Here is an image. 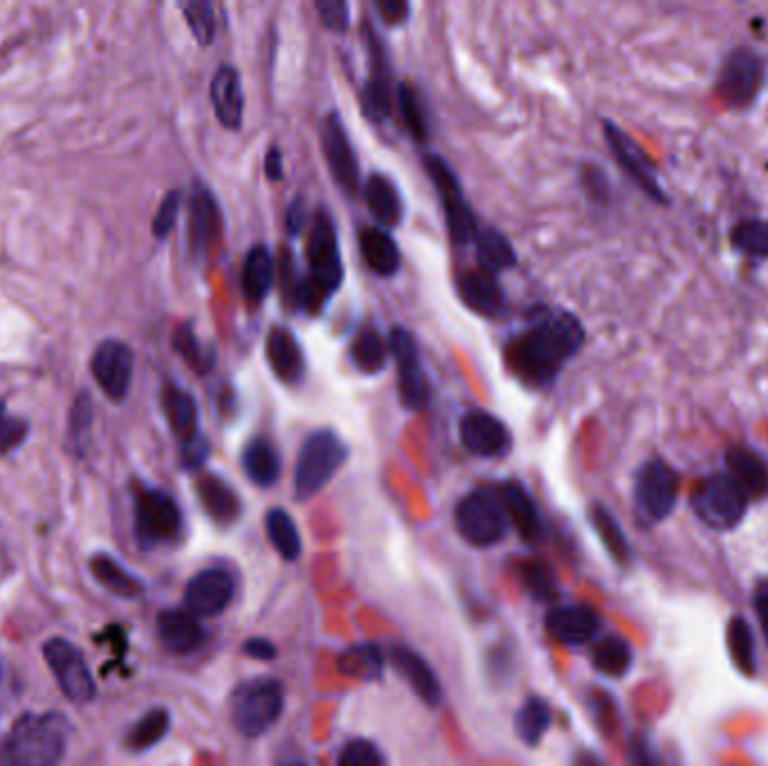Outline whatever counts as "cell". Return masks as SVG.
<instances>
[{"mask_svg":"<svg viewBox=\"0 0 768 766\" xmlns=\"http://www.w3.org/2000/svg\"><path fill=\"white\" fill-rule=\"evenodd\" d=\"M582 321L562 308H540L537 319L510 339L508 369L533 389L551 387L584 345Z\"/></svg>","mask_w":768,"mask_h":766,"instance_id":"1","label":"cell"},{"mask_svg":"<svg viewBox=\"0 0 768 766\" xmlns=\"http://www.w3.org/2000/svg\"><path fill=\"white\" fill-rule=\"evenodd\" d=\"M306 264L308 273L297 284L295 304L304 313L317 315L326 306V302L337 293L341 279H345L337 229L332 216L324 207H319L313 216V225L306 241Z\"/></svg>","mask_w":768,"mask_h":766,"instance_id":"2","label":"cell"},{"mask_svg":"<svg viewBox=\"0 0 768 766\" xmlns=\"http://www.w3.org/2000/svg\"><path fill=\"white\" fill-rule=\"evenodd\" d=\"M70 724L59 713H28L17 719L0 748V766H59Z\"/></svg>","mask_w":768,"mask_h":766,"instance_id":"3","label":"cell"},{"mask_svg":"<svg viewBox=\"0 0 768 766\" xmlns=\"http://www.w3.org/2000/svg\"><path fill=\"white\" fill-rule=\"evenodd\" d=\"M349 459V446L332 430H317L308 435L299 450L295 468V494L306 501L324 490V486L339 472Z\"/></svg>","mask_w":768,"mask_h":766,"instance_id":"4","label":"cell"},{"mask_svg":"<svg viewBox=\"0 0 768 766\" xmlns=\"http://www.w3.org/2000/svg\"><path fill=\"white\" fill-rule=\"evenodd\" d=\"M690 503L695 508L697 518L706 527L715 531H730L744 520L748 497L726 472V474H710L702 479L693 488Z\"/></svg>","mask_w":768,"mask_h":766,"instance_id":"5","label":"cell"},{"mask_svg":"<svg viewBox=\"0 0 768 766\" xmlns=\"http://www.w3.org/2000/svg\"><path fill=\"white\" fill-rule=\"evenodd\" d=\"M424 172L432 178L441 203L446 212V223L452 241L457 245H468L474 243L479 225L474 218V212L470 203L465 201L463 187L459 183V176L452 172V166L437 153L424 155Z\"/></svg>","mask_w":768,"mask_h":766,"instance_id":"6","label":"cell"},{"mask_svg":"<svg viewBox=\"0 0 768 766\" xmlns=\"http://www.w3.org/2000/svg\"><path fill=\"white\" fill-rule=\"evenodd\" d=\"M766 81V61L750 48L733 50L717 76V93L733 109L744 111L755 104Z\"/></svg>","mask_w":768,"mask_h":766,"instance_id":"7","label":"cell"},{"mask_svg":"<svg viewBox=\"0 0 768 766\" xmlns=\"http://www.w3.org/2000/svg\"><path fill=\"white\" fill-rule=\"evenodd\" d=\"M284 691L277 681H249L232 702V722L247 737L264 735L281 715Z\"/></svg>","mask_w":768,"mask_h":766,"instance_id":"8","label":"cell"},{"mask_svg":"<svg viewBox=\"0 0 768 766\" xmlns=\"http://www.w3.org/2000/svg\"><path fill=\"white\" fill-rule=\"evenodd\" d=\"M457 529L474 547H492L505 535L508 518L503 503L492 490H474L457 505Z\"/></svg>","mask_w":768,"mask_h":766,"instance_id":"9","label":"cell"},{"mask_svg":"<svg viewBox=\"0 0 768 766\" xmlns=\"http://www.w3.org/2000/svg\"><path fill=\"white\" fill-rule=\"evenodd\" d=\"M181 527L183 515L174 497L146 486L135 490V535L142 547L171 542L181 533Z\"/></svg>","mask_w":768,"mask_h":766,"instance_id":"10","label":"cell"},{"mask_svg":"<svg viewBox=\"0 0 768 766\" xmlns=\"http://www.w3.org/2000/svg\"><path fill=\"white\" fill-rule=\"evenodd\" d=\"M389 351L396 360L400 402L411 411H424L427 405H430L432 389L420 362V351L413 333H409L402 326H396L389 335Z\"/></svg>","mask_w":768,"mask_h":766,"instance_id":"11","label":"cell"},{"mask_svg":"<svg viewBox=\"0 0 768 766\" xmlns=\"http://www.w3.org/2000/svg\"><path fill=\"white\" fill-rule=\"evenodd\" d=\"M43 658L50 665L61 693L74 704H89L98 695L95 676L83 654L65 639H50L43 645Z\"/></svg>","mask_w":768,"mask_h":766,"instance_id":"12","label":"cell"},{"mask_svg":"<svg viewBox=\"0 0 768 766\" xmlns=\"http://www.w3.org/2000/svg\"><path fill=\"white\" fill-rule=\"evenodd\" d=\"M321 151L335 185L354 198L360 192V164L337 113H328L321 124Z\"/></svg>","mask_w":768,"mask_h":766,"instance_id":"13","label":"cell"},{"mask_svg":"<svg viewBox=\"0 0 768 766\" xmlns=\"http://www.w3.org/2000/svg\"><path fill=\"white\" fill-rule=\"evenodd\" d=\"M678 472L663 459L647 461L636 477V503L652 522L669 518L678 499Z\"/></svg>","mask_w":768,"mask_h":766,"instance_id":"14","label":"cell"},{"mask_svg":"<svg viewBox=\"0 0 768 766\" xmlns=\"http://www.w3.org/2000/svg\"><path fill=\"white\" fill-rule=\"evenodd\" d=\"M135 356L122 339H104L91 358V374L98 387L113 400L124 402L133 385Z\"/></svg>","mask_w":768,"mask_h":766,"instance_id":"15","label":"cell"},{"mask_svg":"<svg viewBox=\"0 0 768 766\" xmlns=\"http://www.w3.org/2000/svg\"><path fill=\"white\" fill-rule=\"evenodd\" d=\"M605 140L610 151L614 153L618 166L623 172L656 203L667 205L669 198L665 194V190L658 183V174L656 166L652 164L649 155L625 133L621 131L614 122H605Z\"/></svg>","mask_w":768,"mask_h":766,"instance_id":"16","label":"cell"},{"mask_svg":"<svg viewBox=\"0 0 768 766\" xmlns=\"http://www.w3.org/2000/svg\"><path fill=\"white\" fill-rule=\"evenodd\" d=\"M367 45L371 54L369 79L362 93V111L371 122H385L391 115V81H389V63L382 43L378 41L371 23H365Z\"/></svg>","mask_w":768,"mask_h":766,"instance_id":"17","label":"cell"},{"mask_svg":"<svg viewBox=\"0 0 768 766\" xmlns=\"http://www.w3.org/2000/svg\"><path fill=\"white\" fill-rule=\"evenodd\" d=\"M461 443L463 448L481 459L501 457L510 446V432L505 425L488 411H470L461 418Z\"/></svg>","mask_w":768,"mask_h":766,"instance_id":"18","label":"cell"},{"mask_svg":"<svg viewBox=\"0 0 768 766\" xmlns=\"http://www.w3.org/2000/svg\"><path fill=\"white\" fill-rule=\"evenodd\" d=\"M221 236V210L216 198L201 183L194 185L190 198V252L194 259H205L209 247Z\"/></svg>","mask_w":768,"mask_h":766,"instance_id":"19","label":"cell"},{"mask_svg":"<svg viewBox=\"0 0 768 766\" xmlns=\"http://www.w3.org/2000/svg\"><path fill=\"white\" fill-rule=\"evenodd\" d=\"M234 595V582L223 569H209L198 573L185 591V603L194 616L221 614Z\"/></svg>","mask_w":768,"mask_h":766,"instance_id":"20","label":"cell"},{"mask_svg":"<svg viewBox=\"0 0 768 766\" xmlns=\"http://www.w3.org/2000/svg\"><path fill=\"white\" fill-rule=\"evenodd\" d=\"M160 400H162L166 422L171 425V432H174V437L181 441V448H185V446H190L203 437L201 428H198V405L187 389L166 380L162 387Z\"/></svg>","mask_w":768,"mask_h":766,"instance_id":"21","label":"cell"},{"mask_svg":"<svg viewBox=\"0 0 768 766\" xmlns=\"http://www.w3.org/2000/svg\"><path fill=\"white\" fill-rule=\"evenodd\" d=\"M212 106L227 131H240L245 115V93L236 68L221 65L212 79Z\"/></svg>","mask_w":768,"mask_h":766,"instance_id":"22","label":"cell"},{"mask_svg":"<svg viewBox=\"0 0 768 766\" xmlns=\"http://www.w3.org/2000/svg\"><path fill=\"white\" fill-rule=\"evenodd\" d=\"M389 656L396 665V670L407 678V684L411 691L422 699L427 706H439L441 704V684L434 674V670L427 665V661L416 654L413 650L405 645H391Z\"/></svg>","mask_w":768,"mask_h":766,"instance_id":"23","label":"cell"},{"mask_svg":"<svg viewBox=\"0 0 768 766\" xmlns=\"http://www.w3.org/2000/svg\"><path fill=\"white\" fill-rule=\"evenodd\" d=\"M726 468L748 499L768 497V461L757 450L746 446L730 448L726 452Z\"/></svg>","mask_w":768,"mask_h":766,"instance_id":"24","label":"cell"},{"mask_svg":"<svg viewBox=\"0 0 768 766\" xmlns=\"http://www.w3.org/2000/svg\"><path fill=\"white\" fill-rule=\"evenodd\" d=\"M457 286H459L461 302L470 310H474L483 317H496L505 306V295H503L496 277L481 270V268L463 273L459 277Z\"/></svg>","mask_w":768,"mask_h":766,"instance_id":"25","label":"cell"},{"mask_svg":"<svg viewBox=\"0 0 768 766\" xmlns=\"http://www.w3.org/2000/svg\"><path fill=\"white\" fill-rule=\"evenodd\" d=\"M157 636L174 654H190L205 643V632L198 619L183 610H168L157 616Z\"/></svg>","mask_w":768,"mask_h":766,"instance_id":"26","label":"cell"},{"mask_svg":"<svg viewBox=\"0 0 768 766\" xmlns=\"http://www.w3.org/2000/svg\"><path fill=\"white\" fill-rule=\"evenodd\" d=\"M266 356L275 376L288 385L301 382L306 374V358L297 337L286 328H273L266 343Z\"/></svg>","mask_w":768,"mask_h":766,"instance_id":"27","label":"cell"},{"mask_svg":"<svg viewBox=\"0 0 768 766\" xmlns=\"http://www.w3.org/2000/svg\"><path fill=\"white\" fill-rule=\"evenodd\" d=\"M597 627H601V619H597L593 610L582 605L560 607L546 616L549 634L564 645H582L591 641Z\"/></svg>","mask_w":768,"mask_h":766,"instance_id":"28","label":"cell"},{"mask_svg":"<svg viewBox=\"0 0 768 766\" xmlns=\"http://www.w3.org/2000/svg\"><path fill=\"white\" fill-rule=\"evenodd\" d=\"M499 499L503 503L505 518L515 527L520 538L524 542H537L542 535V522L531 494L522 488V483L505 481L499 490Z\"/></svg>","mask_w":768,"mask_h":766,"instance_id":"29","label":"cell"},{"mask_svg":"<svg viewBox=\"0 0 768 766\" xmlns=\"http://www.w3.org/2000/svg\"><path fill=\"white\" fill-rule=\"evenodd\" d=\"M275 257L268 245H254L243 262L240 284L247 302L262 304L275 284Z\"/></svg>","mask_w":768,"mask_h":766,"instance_id":"30","label":"cell"},{"mask_svg":"<svg viewBox=\"0 0 768 766\" xmlns=\"http://www.w3.org/2000/svg\"><path fill=\"white\" fill-rule=\"evenodd\" d=\"M360 252L367 266L380 277H393L400 270V249L389 229L365 227L360 232Z\"/></svg>","mask_w":768,"mask_h":766,"instance_id":"31","label":"cell"},{"mask_svg":"<svg viewBox=\"0 0 768 766\" xmlns=\"http://www.w3.org/2000/svg\"><path fill=\"white\" fill-rule=\"evenodd\" d=\"M365 201H367V207H369L371 216L376 218L378 227L391 229L400 223L402 198H400L398 187L391 183V178H387L382 174L369 176V181L365 185Z\"/></svg>","mask_w":768,"mask_h":766,"instance_id":"32","label":"cell"},{"mask_svg":"<svg viewBox=\"0 0 768 766\" xmlns=\"http://www.w3.org/2000/svg\"><path fill=\"white\" fill-rule=\"evenodd\" d=\"M247 479L262 488H270L279 481L281 461L275 446L268 439H252L240 457Z\"/></svg>","mask_w":768,"mask_h":766,"instance_id":"33","label":"cell"},{"mask_svg":"<svg viewBox=\"0 0 768 766\" xmlns=\"http://www.w3.org/2000/svg\"><path fill=\"white\" fill-rule=\"evenodd\" d=\"M474 245H477L479 268L494 275V277L503 270H510L512 266L518 264L515 247H512V243L494 227H481L477 232Z\"/></svg>","mask_w":768,"mask_h":766,"instance_id":"34","label":"cell"},{"mask_svg":"<svg viewBox=\"0 0 768 766\" xmlns=\"http://www.w3.org/2000/svg\"><path fill=\"white\" fill-rule=\"evenodd\" d=\"M198 497L203 508L207 510V515L221 524H229L236 520L238 510H240V501L236 497V492L232 490L229 483H225L223 479L207 474L198 481L196 486Z\"/></svg>","mask_w":768,"mask_h":766,"instance_id":"35","label":"cell"},{"mask_svg":"<svg viewBox=\"0 0 768 766\" xmlns=\"http://www.w3.org/2000/svg\"><path fill=\"white\" fill-rule=\"evenodd\" d=\"M91 571L104 589H109L115 595H122V599H135V595H140L144 591L142 580L135 578L131 571H126L111 555H104V553L95 555L91 560Z\"/></svg>","mask_w":768,"mask_h":766,"instance_id":"36","label":"cell"},{"mask_svg":"<svg viewBox=\"0 0 768 766\" xmlns=\"http://www.w3.org/2000/svg\"><path fill=\"white\" fill-rule=\"evenodd\" d=\"M382 667H385V656L380 647L373 643L356 645L347 650L339 658V672L360 681H378L382 676Z\"/></svg>","mask_w":768,"mask_h":766,"instance_id":"37","label":"cell"},{"mask_svg":"<svg viewBox=\"0 0 768 766\" xmlns=\"http://www.w3.org/2000/svg\"><path fill=\"white\" fill-rule=\"evenodd\" d=\"M351 358L362 374H380L387 367V345L382 335L373 328H365L362 333H358L351 345Z\"/></svg>","mask_w":768,"mask_h":766,"instance_id":"38","label":"cell"},{"mask_svg":"<svg viewBox=\"0 0 768 766\" xmlns=\"http://www.w3.org/2000/svg\"><path fill=\"white\" fill-rule=\"evenodd\" d=\"M266 529L270 544L284 560H297L301 555V540L293 518L284 508H273L266 518Z\"/></svg>","mask_w":768,"mask_h":766,"instance_id":"39","label":"cell"},{"mask_svg":"<svg viewBox=\"0 0 768 766\" xmlns=\"http://www.w3.org/2000/svg\"><path fill=\"white\" fill-rule=\"evenodd\" d=\"M591 522H593V529H595L597 538L603 540L605 549L610 551V555H612L616 562H621V564L629 562V544H627V538H625L621 524L616 522V518L610 513V510H607L605 505H601V503H595V505L591 508Z\"/></svg>","mask_w":768,"mask_h":766,"instance_id":"40","label":"cell"},{"mask_svg":"<svg viewBox=\"0 0 768 766\" xmlns=\"http://www.w3.org/2000/svg\"><path fill=\"white\" fill-rule=\"evenodd\" d=\"M591 661L607 676H623L632 665V647L621 636H607L595 643Z\"/></svg>","mask_w":768,"mask_h":766,"instance_id":"41","label":"cell"},{"mask_svg":"<svg viewBox=\"0 0 768 766\" xmlns=\"http://www.w3.org/2000/svg\"><path fill=\"white\" fill-rule=\"evenodd\" d=\"M726 643H728V652L733 663L746 674L752 676L757 672V663H755V641H752V632L746 623L744 616H733L726 630Z\"/></svg>","mask_w":768,"mask_h":766,"instance_id":"42","label":"cell"},{"mask_svg":"<svg viewBox=\"0 0 768 766\" xmlns=\"http://www.w3.org/2000/svg\"><path fill=\"white\" fill-rule=\"evenodd\" d=\"M174 351L201 376L209 374L214 369L216 356L212 349L203 347V343L198 339V335L194 333V328L190 324H183L176 328L174 333Z\"/></svg>","mask_w":768,"mask_h":766,"instance_id":"43","label":"cell"},{"mask_svg":"<svg viewBox=\"0 0 768 766\" xmlns=\"http://www.w3.org/2000/svg\"><path fill=\"white\" fill-rule=\"evenodd\" d=\"M549 724H551V711H549L546 702H542L540 697L526 699L524 706L520 708V715H518V733H520V737L526 744L535 746V744H540V739L549 731Z\"/></svg>","mask_w":768,"mask_h":766,"instance_id":"44","label":"cell"},{"mask_svg":"<svg viewBox=\"0 0 768 766\" xmlns=\"http://www.w3.org/2000/svg\"><path fill=\"white\" fill-rule=\"evenodd\" d=\"M733 245L752 259H768V221H741L733 227Z\"/></svg>","mask_w":768,"mask_h":766,"instance_id":"45","label":"cell"},{"mask_svg":"<svg viewBox=\"0 0 768 766\" xmlns=\"http://www.w3.org/2000/svg\"><path fill=\"white\" fill-rule=\"evenodd\" d=\"M168 713L164 708H153L151 713H146L131 731L129 735V746L133 750H146L153 744H157L166 731H168Z\"/></svg>","mask_w":768,"mask_h":766,"instance_id":"46","label":"cell"},{"mask_svg":"<svg viewBox=\"0 0 768 766\" xmlns=\"http://www.w3.org/2000/svg\"><path fill=\"white\" fill-rule=\"evenodd\" d=\"M91 425H93V398L91 394L81 391L70 407V420H68V437L74 452H81V448L85 446V439H89L91 435Z\"/></svg>","mask_w":768,"mask_h":766,"instance_id":"47","label":"cell"},{"mask_svg":"<svg viewBox=\"0 0 768 766\" xmlns=\"http://www.w3.org/2000/svg\"><path fill=\"white\" fill-rule=\"evenodd\" d=\"M522 582L529 589V593L537 601H555L557 599V584L549 569V564L540 560H529L522 564Z\"/></svg>","mask_w":768,"mask_h":766,"instance_id":"48","label":"cell"},{"mask_svg":"<svg viewBox=\"0 0 768 766\" xmlns=\"http://www.w3.org/2000/svg\"><path fill=\"white\" fill-rule=\"evenodd\" d=\"M398 104H400L402 122H405L407 131L411 133V137L416 142H427V137H430V131H427L424 113H422L420 102H418L416 93L411 91L409 83H400L398 86Z\"/></svg>","mask_w":768,"mask_h":766,"instance_id":"49","label":"cell"},{"mask_svg":"<svg viewBox=\"0 0 768 766\" xmlns=\"http://www.w3.org/2000/svg\"><path fill=\"white\" fill-rule=\"evenodd\" d=\"M30 437V422L8 411L6 400H0V455H10L21 448Z\"/></svg>","mask_w":768,"mask_h":766,"instance_id":"50","label":"cell"},{"mask_svg":"<svg viewBox=\"0 0 768 766\" xmlns=\"http://www.w3.org/2000/svg\"><path fill=\"white\" fill-rule=\"evenodd\" d=\"M185 21L201 45H209L216 37V17L209 3H185L181 6Z\"/></svg>","mask_w":768,"mask_h":766,"instance_id":"51","label":"cell"},{"mask_svg":"<svg viewBox=\"0 0 768 766\" xmlns=\"http://www.w3.org/2000/svg\"><path fill=\"white\" fill-rule=\"evenodd\" d=\"M337 766H385L380 750L367 739H354L339 753Z\"/></svg>","mask_w":768,"mask_h":766,"instance_id":"52","label":"cell"},{"mask_svg":"<svg viewBox=\"0 0 768 766\" xmlns=\"http://www.w3.org/2000/svg\"><path fill=\"white\" fill-rule=\"evenodd\" d=\"M181 205H183V194L181 192H168L160 207H157V214L153 218V236L155 238H166L168 232L176 227V221H178V214H181Z\"/></svg>","mask_w":768,"mask_h":766,"instance_id":"53","label":"cell"},{"mask_svg":"<svg viewBox=\"0 0 768 766\" xmlns=\"http://www.w3.org/2000/svg\"><path fill=\"white\" fill-rule=\"evenodd\" d=\"M315 10L326 30L337 34L349 30V6L345 0H317Z\"/></svg>","mask_w":768,"mask_h":766,"instance_id":"54","label":"cell"},{"mask_svg":"<svg viewBox=\"0 0 768 766\" xmlns=\"http://www.w3.org/2000/svg\"><path fill=\"white\" fill-rule=\"evenodd\" d=\"M376 12L380 14V19H382L387 25L396 28V25L407 23L411 8H409V3H402V0H378V3H376Z\"/></svg>","mask_w":768,"mask_h":766,"instance_id":"55","label":"cell"},{"mask_svg":"<svg viewBox=\"0 0 768 766\" xmlns=\"http://www.w3.org/2000/svg\"><path fill=\"white\" fill-rule=\"evenodd\" d=\"M207 455H209V443H207L205 437H201L198 441H194V443L181 448L183 468H185V470H196V468H201V466L205 463Z\"/></svg>","mask_w":768,"mask_h":766,"instance_id":"56","label":"cell"},{"mask_svg":"<svg viewBox=\"0 0 768 766\" xmlns=\"http://www.w3.org/2000/svg\"><path fill=\"white\" fill-rule=\"evenodd\" d=\"M582 185L588 190V196L593 201H605L607 198V181H605V174L601 172V168H595V166L584 168Z\"/></svg>","mask_w":768,"mask_h":766,"instance_id":"57","label":"cell"},{"mask_svg":"<svg viewBox=\"0 0 768 766\" xmlns=\"http://www.w3.org/2000/svg\"><path fill=\"white\" fill-rule=\"evenodd\" d=\"M755 612H757V619H759V625L768 639V580L761 582L757 589H755Z\"/></svg>","mask_w":768,"mask_h":766,"instance_id":"58","label":"cell"},{"mask_svg":"<svg viewBox=\"0 0 768 766\" xmlns=\"http://www.w3.org/2000/svg\"><path fill=\"white\" fill-rule=\"evenodd\" d=\"M266 176L273 183H279L284 178V153L279 146H270L266 155Z\"/></svg>","mask_w":768,"mask_h":766,"instance_id":"59","label":"cell"},{"mask_svg":"<svg viewBox=\"0 0 768 766\" xmlns=\"http://www.w3.org/2000/svg\"><path fill=\"white\" fill-rule=\"evenodd\" d=\"M629 764H632V766H656V762H654V757H652L647 744H645L643 739H638V737L632 739V746H629Z\"/></svg>","mask_w":768,"mask_h":766,"instance_id":"60","label":"cell"},{"mask_svg":"<svg viewBox=\"0 0 768 766\" xmlns=\"http://www.w3.org/2000/svg\"><path fill=\"white\" fill-rule=\"evenodd\" d=\"M245 652H247L252 658H264V661H270V658H275V654H277L275 645H270V643L264 641V639H252L249 643H245Z\"/></svg>","mask_w":768,"mask_h":766,"instance_id":"61","label":"cell"},{"mask_svg":"<svg viewBox=\"0 0 768 766\" xmlns=\"http://www.w3.org/2000/svg\"><path fill=\"white\" fill-rule=\"evenodd\" d=\"M304 214H306V212H304V203H301V201H295V203L290 205V210H288V216H286V225H288L290 236H297V234L301 232V225H304V221H306Z\"/></svg>","mask_w":768,"mask_h":766,"instance_id":"62","label":"cell"},{"mask_svg":"<svg viewBox=\"0 0 768 766\" xmlns=\"http://www.w3.org/2000/svg\"><path fill=\"white\" fill-rule=\"evenodd\" d=\"M575 766H603V762L591 753H580L575 759Z\"/></svg>","mask_w":768,"mask_h":766,"instance_id":"63","label":"cell"},{"mask_svg":"<svg viewBox=\"0 0 768 766\" xmlns=\"http://www.w3.org/2000/svg\"><path fill=\"white\" fill-rule=\"evenodd\" d=\"M286 766H304V764H286Z\"/></svg>","mask_w":768,"mask_h":766,"instance_id":"64","label":"cell"}]
</instances>
